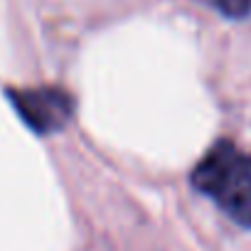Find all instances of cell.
<instances>
[{
  "label": "cell",
  "mask_w": 251,
  "mask_h": 251,
  "mask_svg": "<svg viewBox=\"0 0 251 251\" xmlns=\"http://www.w3.org/2000/svg\"><path fill=\"white\" fill-rule=\"evenodd\" d=\"M15 111L40 136L62 131L74 116V99L59 86H32L8 91Z\"/></svg>",
  "instance_id": "cell-2"
},
{
  "label": "cell",
  "mask_w": 251,
  "mask_h": 251,
  "mask_svg": "<svg viewBox=\"0 0 251 251\" xmlns=\"http://www.w3.org/2000/svg\"><path fill=\"white\" fill-rule=\"evenodd\" d=\"M190 182L231 222L251 229V155L231 141H217L192 168Z\"/></svg>",
  "instance_id": "cell-1"
},
{
  "label": "cell",
  "mask_w": 251,
  "mask_h": 251,
  "mask_svg": "<svg viewBox=\"0 0 251 251\" xmlns=\"http://www.w3.org/2000/svg\"><path fill=\"white\" fill-rule=\"evenodd\" d=\"M202 3L229 20H244L251 15V0H202Z\"/></svg>",
  "instance_id": "cell-3"
}]
</instances>
